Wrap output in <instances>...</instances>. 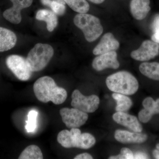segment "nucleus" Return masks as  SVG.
Here are the masks:
<instances>
[{"label": "nucleus", "mask_w": 159, "mask_h": 159, "mask_svg": "<svg viewBox=\"0 0 159 159\" xmlns=\"http://www.w3.org/2000/svg\"><path fill=\"white\" fill-rule=\"evenodd\" d=\"M33 91L36 98L44 103L51 101L54 104L59 105L67 97L66 91L57 86L54 79L48 76L38 79L33 85Z\"/></svg>", "instance_id": "obj_1"}, {"label": "nucleus", "mask_w": 159, "mask_h": 159, "mask_svg": "<svg viewBox=\"0 0 159 159\" xmlns=\"http://www.w3.org/2000/svg\"><path fill=\"white\" fill-rule=\"evenodd\" d=\"M106 83L110 90L125 95H133L139 88V82L135 77L125 71L110 75L106 80Z\"/></svg>", "instance_id": "obj_2"}, {"label": "nucleus", "mask_w": 159, "mask_h": 159, "mask_svg": "<svg viewBox=\"0 0 159 159\" xmlns=\"http://www.w3.org/2000/svg\"><path fill=\"white\" fill-rule=\"evenodd\" d=\"M57 141L64 148H77L88 149L94 146L96 140L90 134L81 133L79 129H64L57 135Z\"/></svg>", "instance_id": "obj_3"}, {"label": "nucleus", "mask_w": 159, "mask_h": 159, "mask_svg": "<svg viewBox=\"0 0 159 159\" xmlns=\"http://www.w3.org/2000/svg\"><path fill=\"white\" fill-rule=\"evenodd\" d=\"M74 25L80 29L86 40L93 42L97 40L103 32V27L98 18L92 15L78 13L74 18Z\"/></svg>", "instance_id": "obj_4"}, {"label": "nucleus", "mask_w": 159, "mask_h": 159, "mask_svg": "<svg viewBox=\"0 0 159 159\" xmlns=\"http://www.w3.org/2000/svg\"><path fill=\"white\" fill-rule=\"evenodd\" d=\"M54 49L48 44L38 43L29 51L27 61L32 72H38L45 68L54 55Z\"/></svg>", "instance_id": "obj_5"}, {"label": "nucleus", "mask_w": 159, "mask_h": 159, "mask_svg": "<svg viewBox=\"0 0 159 159\" xmlns=\"http://www.w3.org/2000/svg\"><path fill=\"white\" fill-rule=\"evenodd\" d=\"M6 64L8 68L20 80L27 81L31 77L32 72L26 58L12 54L7 57Z\"/></svg>", "instance_id": "obj_6"}, {"label": "nucleus", "mask_w": 159, "mask_h": 159, "mask_svg": "<svg viewBox=\"0 0 159 159\" xmlns=\"http://www.w3.org/2000/svg\"><path fill=\"white\" fill-rule=\"evenodd\" d=\"M71 106L87 113L94 112L99 106L100 100L97 95L84 96L78 90H75L72 94Z\"/></svg>", "instance_id": "obj_7"}, {"label": "nucleus", "mask_w": 159, "mask_h": 159, "mask_svg": "<svg viewBox=\"0 0 159 159\" xmlns=\"http://www.w3.org/2000/svg\"><path fill=\"white\" fill-rule=\"evenodd\" d=\"M62 122L68 128H77L84 125L89 118L88 114L77 108L64 107L60 110Z\"/></svg>", "instance_id": "obj_8"}, {"label": "nucleus", "mask_w": 159, "mask_h": 159, "mask_svg": "<svg viewBox=\"0 0 159 159\" xmlns=\"http://www.w3.org/2000/svg\"><path fill=\"white\" fill-rule=\"evenodd\" d=\"M159 54V45L153 41L147 40L142 43L140 48L131 53L132 58L139 61H148Z\"/></svg>", "instance_id": "obj_9"}, {"label": "nucleus", "mask_w": 159, "mask_h": 159, "mask_svg": "<svg viewBox=\"0 0 159 159\" xmlns=\"http://www.w3.org/2000/svg\"><path fill=\"white\" fill-rule=\"evenodd\" d=\"M13 6L6 9L3 13L4 18L11 24L17 25L21 21V11L22 9L30 7L33 0H10Z\"/></svg>", "instance_id": "obj_10"}, {"label": "nucleus", "mask_w": 159, "mask_h": 159, "mask_svg": "<svg viewBox=\"0 0 159 159\" xmlns=\"http://www.w3.org/2000/svg\"><path fill=\"white\" fill-rule=\"evenodd\" d=\"M119 63L117 59V54L116 51H111L100 54L95 57L92 62V66L96 70L100 71L106 69L119 68Z\"/></svg>", "instance_id": "obj_11"}, {"label": "nucleus", "mask_w": 159, "mask_h": 159, "mask_svg": "<svg viewBox=\"0 0 159 159\" xmlns=\"http://www.w3.org/2000/svg\"><path fill=\"white\" fill-rule=\"evenodd\" d=\"M119 48V43L110 32L106 33L102 36L99 43L94 48L93 54L95 55L116 51Z\"/></svg>", "instance_id": "obj_12"}, {"label": "nucleus", "mask_w": 159, "mask_h": 159, "mask_svg": "<svg viewBox=\"0 0 159 159\" xmlns=\"http://www.w3.org/2000/svg\"><path fill=\"white\" fill-rule=\"evenodd\" d=\"M113 119L118 124L127 127L134 132H142V125L134 116L125 112H116L113 115Z\"/></svg>", "instance_id": "obj_13"}, {"label": "nucleus", "mask_w": 159, "mask_h": 159, "mask_svg": "<svg viewBox=\"0 0 159 159\" xmlns=\"http://www.w3.org/2000/svg\"><path fill=\"white\" fill-rule=\"evenodd\" d=\"M115 138L118 142L123 144H140L146 141L147 136L139 132L118 129L115 132Z\"/></svg>", "instance_id": "obj_14"}, {"label": "nucleus", "mask_w": 159, "mask_h": 159, "mask_svg": "<svg viewBox=\"0 0 159 159\" xmlns=\"http://www.w3.org/2000/svg\"><path fill=\"white\" fill-rule=\"evenodd\" d=\"M150 0H131L130 11L132 15L136 20L144 19L150 11Z\"/></svg>", "instance_id": "obj_15"}, {"label": "nucleus", "mask_w": 159, "mask_h": 159, "mask_svg": "<svg viewBox=\"0 0 159 159\" xmlns=\"http://www.w3.org/2000/svg\"><path fill=\"white\" fill-rule=\"evenodd\" d=\"M17 42V37L13 31L0 27V52L11 50Z\"/></svg>", "instance_id": "obj_16"}, {"label": "nucleus", "mask_w": 159, "mask_h": 159, "mask_svg": "<svg viewBox=\"0 0 159 159\" xmlns=\"http://www.w3.org/2000/svg\"><path fill=\"white\" fill-rule=\"evenodd\" d=\"M36 20L43 21L47 23L48 31L52 32L56 28L58 23L56 13L48 9H40L37 11L35 16Z\"/></svg>", "instance_id": "obj_17"}, {"label": "nucleus", "mask_w": 159, "mask_h": 159, "mask_svg": "<svg viewBox=\"0 0 159 159\" xmlns=\"http://www.w3.org/2000/svg\"><path fill=\"white\" fill-rule=\"evenodd\" d=\"M139 70L145 77L159 80V63L143 62L139 66Z\"/></svg>", "instance_id": "obj_18"}, {"label": "nucleus", "mask_w": 159, "mask_h": 159, "mask_svg": "<svg viewBox=\"0 0 159 159\" xmlns=\"http://www.w3.org/2000/svg\"><path fill=\"white\" fill-rule=\"evenodd\" d=\"M113 98L116 101V110L117 112H126L132 105V101L129 97L123 94L115 93L112 95Z\"/></svg>", "instance_id": "obj_19"}, {"label": "nucleus", "mask_w": 159, "mask_h": 159, "mask_svg": "<svg viewBox=\"0 0 159 159\" xmlns=\"http://www.w3.org/2000/svg\"><path fill=\"white\" fill-rule=\"evenodd\" d=\"M43 155L39 147L31 145L26 147L19 157V159H43Z\"/></svg>", "instance_id": "obj_20"}, {"label": "nucleus", "mask_w": 159, "mask_h": 159, "mask_svg": "<svg viewBox=\"0 0 159 159\" xmlns=\"http://www.w3.org/2000/svg\"><path fill=\"white\" fill-rule=\"evenodd\" d=\"M72 10L79 13H87L90 6L86 0H64Z\"/></svg>", "instance_id": "obj_21"}, {"label": "nucleus", "mask_w": 159, "mask_h": 159, "mask_svg": "<svg viewBox=\"0 0 159 159\" xmlns=\"http://www.w3.org/2000/svg\"><path fill=\"white\" fill-rule=\"evenodd\" d=\"M38 112L36 111L32 110L29 112L28 115V120L26 121L25 126L28 133H32L35 131L37 127V118Z\"/></svg>", "instance_id": "obj_22"}, {"label": "nucleus", "mask_w": 159, "mask_h": 159, "mask_svg": "<svg viewBox=\"0 0 159 159\" xmlns=\"http://www.w3.org/2000/svg\"><path fill=\"white\" fill-rule=\"evenodd\" d=\"M66 4L64 0H51L49 7L56 15L62 16L66 12Z\"/></svg>", "instance_id": "obj_23"}, {"label": "nucleus", "mask_w": 159, "mask_h": 159, "mask_svg": "<svg viewBox=\"0 0 159 159\" xmlns=\"http://www.w3.org/2000/svg\"><path fill=\"white\" fill-rule=\"evenodd\" d=\"M153 116V114L150 111L144 108L139 112V119L140 122L143 123H147L150 121Z\"/></svg>", "instance_id": "obj_24"}, {"label": "nucleus", "mask_w": 159, "mask_h": 159, "mask_svg": "<svg viewBox=\"0 0 159 159\" xmlns=\"http://www.w3.org/2000/svg\"><path fill=\"white\" fill-rule=\"evenodd\" d=\"M142 105L144 108L150 111L154 115V109L155 105V101L152 97H148L145 98L142 102Z\"/></svg>", "instance_id": "obj_25"}, {"label": "nucleus", "mask_w": 159, "mask_h": 159, "mask_svg": "<svg viewBox=\"0 0 159 159\" xmlns=\"http://www.w3.org/2000/svg\"><path fill=\"white\" fill-rule=\"evenodd\" d=\"M120 153L122 155L124 159H134V154L129 148H123L121 149Z\"/></svg>", "instance_id": "obj_26"}, {"label": "nucleus", "mask_w": 159, "mask_h": 159, "mask_svg": "<svg viewBox=\"0 0 159 159\" xmlns=\"http://www.w3.org/2000/svg\"><path fill=\"white\" fill-rule=\"evenodd\" d=\"M152 29L154 32L159 30V14L156 15L154 18L152 24Z\"/></svg>", "instance_id": "obj_27"}, {"label": "nucleus", "mask_w": 159, "mask_h": 159, "mask_svg": "<svg viewBox=\"0 0 159 159\" xmlns=\"http://www.w3.org/2000/svg\"><path fill=\"white\" fill-rule=\"evenodd\" d=\"M148 156L146 153L141 152H138L134 154V159H148Z\"/></svg>", "instance_id": "obj_28"}, {"label": "nucleus", "mask_w": 159, "mask_h": 159, "mask_svg": "<svg viewBox=\"0 0 159 159\" xmlns=\"http://www.w3.org/2000/svg\"><path fill=\"white\" fill-rule=\"evenodd\" d=\"M74 159H93V157L88 153H83L80 154L76 156Z\"/></svg>", "instance_id": "obj_29"}, {"label": "nucleus", "mask_w": 159, "mask_h": 159, "mask_svg": "<svg viewBox=\"0 0 159 159\" xmlns=\"http://www.w3.org/2000/svg\"><path fill=\"white\" fill-rule=\"evenodd\" d=\"M151 39L153 42L159 44V30L155 31L152 36Z\"/></svg>", "instance_id": "obj_30"}, {"label": "nucleus", "mask_w": 159, "mask_h": 159, "mask_svg": "<svg viewBox=\"0 0 159 159\" xmlns=\"http://www.w3.org/2000/svg\"><path fill=\"white\" fill-rule=\"evenodd\" d=\"M154 114H159V99H157L155 101V105L154 109Z\"/></svg>", "instance_id": "obj_31"}, {"label": "nucleus", "mask_w": 159, "mask_h": 159, "mask_svg": "<svg viewBox=\"0 0 159 159\" xmlns=\"http://www.w3.org/2000/svg\"><path fill=\"white\" fill-rule=\"evenodd\" d=\"M110 159H124V157L121 153L118 155L117 156H111L109 158Z\"/></svg>", "instance_id": "obj_32"}, {"label": "nucleus", "mask_w": 159, "mask_h": 159, "mask_svg": "<svg viewBox=\"0 0 159 159\" xmlns=\"http://www.w3.org/2000/svg\"><path fill=\"white\" fill-rule=\"evenodd\" d=\"M51 0H41V2L44 6H49Z\"/></svg>", "instance_id": "obj_33"}, {"label": "nucleus", "mask_w": 159, "mask_h": 159, "mask_svg": "<svg viewBox=\"0 0 159 159\" xmlns=\"http://www.w3.org/2000/svg\"><path fill=\"white\" fill-rule=\"evenodd\" d=\"M90 2L96 4H100L105 1V0H89Z\"/></svg>", "instance_id": "obj_34"}, {"label": "nucleus", "mask_w": 159, "mask_h": 159, "mask_svg": "<svg viewBox=\"0 0 159 159\" xmlns=\"http://www.w3.org/2000/svg\"><path fill=\"white\" fill-rule=\"evenodd\" d=\"M153 155L155 158L159 159V151L154 150L153 152Z\"/></svg>", "instance_id": "obj_35"}, {"label": "nucleus", "mask_w": 159, "mask_h": 159, "mask_svg": "<svg viewBox=\"0 0 159 159\" xmlns=\"http://www.w3.org/2000/svg\"><path fill=\"white\" fill-rule=\"evenodd\" d=\"M157 150L159 151V144H157L156 145Z\"/></svg>", "instance_id": "obj_36"}]
</instances>
